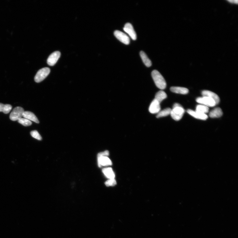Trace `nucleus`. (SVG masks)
Instances as JSON below:
<instances>
[{
	"label": "nucleus",
	"instance_id": "nucleus-1",
	"mask_svg": "<svg viewBox=\"0 0 238 238\" xmlns=\"http://www.w3.org/2000/svg\"><path fill=\"white\" fill-rule=\"evenodd\" d=\"M151 76L157 87L161 90L166 88V81L160 72L156 70H153L151 72Z\"/></svg>",
	"mask_w": 238,
	"mask_h": 238
},
{
	"label": "nucleus",
	"instance_id": "nucleus-2",
	"mask_svg": "<svg viewBox=\"0 0 238 238\" xmlns=\"http://www.w3.org/2000/svg\"><path fill=\"white\" fill-rule=\"evenodd\" d=\"M185 112V110L182 105L178 103H175L173 106L170 115L173 120L178 121L182 118Z\"/></svg>",
	"mask_w": 238,
	"mask_h": 238
},
{
	"label": "nucleus",
	"instance_id": "nucleus-3",
	"mask_svg": "<svg viewBox=\"0 0 238 238\" xmlns=\"http://www.w3.org/2000/svg\"><path fill=\"white\" fill-rule=\"evenodd\" d=\"M50 70L48 67H44L39 70L34 77V80L39 83L45 79L50 74Z\"/></svg>",
	"mask_w": 238,
	"mask_h": 238
},
{
	"label": "nucleus",
	"instance_id": "nucleus-4",
	"mask_svg": "<svg viewBox=\"0 0 238 238\" xmlns=\"http://www.w3.org/2000/svg\"><path fill=\"white\" fill-rule=\"evenodd\" d=\"M24 112H25V111L22 107H16L11 113L10 118L12 121L18 120L19 119L23 117Z\"/></svg>",
	"mask_w": 238,
	"mask_h": 238
},
{
	"label": "nucleus",
	"instance_id": "nucleus-5",
	"mask_svg": "<svg viewBox=\"0 0 238 238\" xmlns=\"http://www.w3.org/2000/svg\"><path fill=\"white\" fill-rule=\"evenodd\" d=\"M196 101L199 103L205 105L208 107H213L216 105L214 100L206 96L199 97L196 99Z\"/></svg>",
	"mask_w": 238,
	"mask_h": 238
},
{
	"label": "nucleus",
	"instance_id": "nucleus-6",
	"mask_svg": "<svg viewBox=\"0 0 238 238\" xmlns=\"http://www.w3.org/2000/svg\"><path fill=\"white\" fill-rule=\"evenodd\" d=\"M114 35L116 38L123 44L128 45L130 42V39L129 37L123 32L116 30L114 32Z\"/></svg>",
	"mask_w": 238,
	"mask_h": 238
},
{
	"label": "nucleus",
	"instance_id": "nucleus-7",
	"mask_svg": "<svg viewBox=\"0 0 238 238\" xmlns=\"http://www.w3.org/2000/svg\"><path fill=\"white\" fill-rule=\"evenodd\" d=\"M60 56L61 53L58 51H55L51 54L47 59L48 64L51 66L54 65L60 57Z\"/></svg>",
	"mask_w": 238,
	"mask_h": 238
},
{
	"label": "nucleus",
	"instance_id": "nucleus-8",
	"mask_svg": "<svg viewBox=\"0 0 238 238\" xmlns=\"http://www.w3.org/2000/svg\"><path fill=\"white\" fill-rule=\"evenodd\" d=\"M123 30L128 34L131 39L136 40L137 39V35L133 26L130 23H127L125 24L123 28Z\"/></svg>",
	"mask_w": 238,
	"mask_h": 238
},
{
	"label": "nucleus",
	"instance_id": "nucleus-9",
	"mask_svg": "<svg viewBox=\"0 0 238 238\" xmlns=\"http://www.w3.org/2000/svg\"><path fill=\"white\" fill-rule=\"evenodd\" d=\"M161 108L160 103L154 99L149 108V111L152 114H156L160 111Z\"/></svg>",
	"mask_w": 238,
	"mask_h": 238
},
{
	"label": "nucleus",
	"instance_id": "nucleus-10",
	"mask_svg": "<svg viewBox=\"0 0 238 238\" xmlns=\"http://www.w3.org/2000/svg\"><path fill=\"white\" fill-rule=\"evenodd\" d=\"M202 94L203 96L208 97L214 100L216 105L218 104L220 101L219 97L217 95L212 91L208 90L203 91Z\"/></svg>",
	"mask_w": 238,
	"mask_h": 238
},
{
	"label": "nucleus",
	"instance_id": "nucleus-11",
	"mask_svg": "<svg viewBox=\"0 0 238 238\" xmlns=\"http://www.w3.org/2000/svg\"><path fill=\"white\" fill-rule=\"evenodd\" d=\"M187 112L189 115L194 118L199 119V120H206L208 118L206 114H202V113L194 111L191 110L189 109L187 110Z\"/></svg>",
	"mask_w": 238,
	"mask_h": 238
},
{
	"label": "nucleus",
	"instance_id": "nucleus-12",
	"mask_svg": "<svg viewBox=\"0 0 238 238\" xmlns=\"http://www.w3.org/2000/svg\"><path fill=\"white\" fill-rule=\"evenodd\" d=\"M98 161L99 167L111 166L112 164L111 161L107 156H102L98 158Z\"/></svg>",
	"mask_w": 238,
	"mask_h": 238
},
{
	"label": "nucleus",
	"instance_id": "nucleus-13",
	"mask_svg": "<svg viewBox=\"0 0 238 238\" xmlns=\"http://www.w3.org/2000/svg\"><path fill=\"white\" fill-rule=\"evenodd\" d=\"M23 117L24 118L34 122L37 123H39V122L36 116L33 113L29 111H25L24 113Z\"/></svg>",
	"mask_w": 238,
	"mask_h": 238
},
{
	"label": "nucleus",
	"instance_id": "nucleus-14",
	"mask_svg": "<svg viewBox=\"0 0 238 238\" xmlns=\"http://www.w3.org/2000/svg\"><path fill=\"white\" fill-rule=\"evenodd\" d=\"M170 90L173 92L181 94H186L188 93L189 90L187 88L177 86H174L170 88Z\"/></svg>",
	"mask_w": 238,
	"mask_h": 238
},
{
	"label": "nucleus",
	"instance_id": "nucleus-15",
	"mask_svg": "<svg viewBox=\"0 0 238 238\" xmlns=\"http://www.w3.org/2000/svg\"><path fill=\"white\" fill-rule=\"evenodd\" d=\"M223 114L222 110L220 108H216L211 111L209 114L211 118H219L221 117Z\"/></svg>",
	"mask_w": 238,
	"mask_h": 238
},
{
	"label": "nucleus",
	"instance_id": "nucleus-16",
	"mask_svg": "<svg viewBox=\"0 0 238 238\" xmlns=\"http://www.w3.org/2000/svg\"><path fill=\"white\" fill-rule=\"evenodd\" d=\"M140 55L145 66L148 67H150L152 63L144 51H141L140 52Z\"/></svg>",
	"mask_w": 238,
	"mask_h": 238
},
{
	"label": "nucleus",
	"instance_id": "nucleus-17",
	"mask_svg": "<svg viewBox=\"0 0 238 238\" xmlns=\"http://www.w3.org/2000/svg\"><path fill=\"white\" fill-rule=\"evenodd\" d=\"M102 172L107 178L110 179H113L115 177V174L113 169L111 168H104Z\"/></svg>",
	"mask_w": 238,
	"mask_h": 238
},
{
	"label": "nucleus",
	"instance_id": "nucleus-18",
	"mask_svg": "<svg viewBox=\"0 0 238 238\" xmlns=\"http://www.w3.org/2000/svg\"><path fill=\"white\" fill-rule=\"evenodd\" d=\"M167 97L166 94L164 91L161 90L156 93L155 99L161 103L164 100L166 99Z\"/></svg>",
	"mask_w": 238,
	"mask_h": 238
},
{
	"label": "nucleus",
	"instance_id": "nucleus-19",
	"mask_svg": "<svg viewBox=\"0 0 238 238\" xmlns=\"http://www.w3.org/2000/svg\"><path fill=\"white\" fill-rule=\"evenodd\" d=\"M209 107L203 105H199L196 107V111L202 114H206L209 112Z\"/></svg>",
	"mask_w": 238,
	"mask_h": 238
},
{
	"label": "nucleus",
	"instance_id": "nucleus-20",
	"mask_svg": "<svg viewBox=\"0 0 238 238\" xmlns=\"http://www.w3.org/2000/svg\"><path fill=\"white\" fill-rule=\"evenodd\" d=\"M12 109L11 105L9 104H4L0 103V112H2L5 114L9 113Z\"/></svg>",
	"mask_w": 238,
	"mask_h": 238
},
{
	"label": "nucleus",
	"instance_id": "nucleus-21",
	"mask_svg": "<svg viewBox=\"0 0 238 238\" xmlns=\"http://www.w3.org/2000/svg\"><path fill=\"white\" fill-rule=\"evenodd\" d=\"M171 109L170 108H167L159 112L156 115V118H158L166 117L170 114Z\"/></svg>",
	"mask_w": 238,
	"mask_h": 238
},
{
	"label": "nucleus",
	"instance_id": "nucleus-22",
	"mask_svg": "<svg viewBox=\"0 0 238 238\" xmlns=\"http://www.w3.org/2000/svg\"><path fill=\"white\" fill-rule=\"evenodd\" d=\"M18 122L19 123L25 126H31L32 123L31 121L24 118H21L19 119Z\"/></svg>",
	"mask_w": 238,
	"mask_h": 238
},
{
	"label": "nucleus",
	"instance_id": "nucleus-23",
	"mask_svg": "<svg viewBox=\"0 0 238 238\" xmlns=\"http://www.w3.org/2000/svg\"><path fill=\"white\" fill-rule=\"evenodd\" d=\"M32 137L39 140H42V137L40 135L37 130H34L32 131L30 133Z\"/></svg>",
	"mask_w": 238,
	"mask_h": 238
},
{
	"label": "nucleus",
	"instance_id": "nucleus-24",
	"mask_svg": "<svg viewBox=\"0 0 238 238\" xmlns=\"http://www.w3.org/2000/svg\"><path fill=\"white\" fill-rule=\"evenodd\" d=\"M105 185L107 186H113L116 185L117 182L115 178L108 180L105 183Z\"/></svg>",
	"mask_w": 238,
	"mask_h": 238
},
{
	"label": "nucleus",
	"instance_id": "nucleus-25",
	"mask_svg": "<svg viewBox=\"0 0 238 238\" xmlns=\"http://www.w3.org/2000/svg\"><path fill=\"white\" fill-rule=\"evenodd\" d=\"M109 155V152L108 151H105L103 152L99 153L98 155V158L102 156H107Z\"/></svg>",
	"mask_w": 238,
	"mask_h": 238
},
{
	"label": "nucleus",
	"instance_id": "nucleus-26",
	"mask_svg": "<svg viewBox=\"0 0 238 238\" xmlns=\"http://www.w3.org/2000/svg\"><path fill=\"white\" fill-rule=\"evenodd\" d=\"M228 1L232 4H238V1L237 0V1H234H234Z\"/></svg>",
	"mask_w": 238,
	"mask_h": 238
}]
</instances>
